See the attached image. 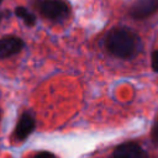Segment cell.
<instances>
[{
  "label": "cell",
  "mask_w": 158,
  "mask_h": 158,
  "mask_svg": "<svg viewBox=\"0 0 158 158\" xmlns=\"http://www.w3.org/2000/svg\"><path fill=\"white\" fill-rule=\"evenodd\" d=\"M33 5L42 17L52 22H63L70 15V5L65 0H36Z\"/></svg>",
  "instance_id": "7a4b0ae2"
},
{
  "label": "cell",
  "mask_w": 158,
  "mask_h": 158,
  "mask_svg": "<svg viewBox=\"0 0 158 158\" xmlns=\"http://www.w3.org/2000/svg\"><path fill=\"white\" fill-rule=\"evenodd\" d=\"M158 12V0H135L128 7V15L133 20H144Z\"/></svg>",
  "instance_id": "3957f363"
},
{
  "label": "cell",
  "mask_w": 158,
  "mask_h": 158,
  "mask_svg": "<svg viewBox=\"0 0 158 158\" xmlns=\"http://www.w3.org/2000/svg\"><path fill=\"white\" fill-rule=\"evenodd\" d=\"M104 44L109 54L120 59H133L143 48L141 37L126 26L112 27L106 33Z\"/></svg>",
  "instance_id": "6da1fadb"
},
{
  "label": "cell",
  "mask_w": 158,
  "mask_h": 158,
  "mask_svg": "<svg viewBox=\"0 0 158 158\" xmlns=\"http://www.w3.org/2000/svg\"><path fill=\"white\" fill-rule=\"evenodd\" d=\"M152 141H153L154 146L158 147V117H157V120L152 127Z\"/></svg>",
  "instance_id": "9c48e42d"
},
{
  "label": "cell",
  "mask_w": 158,
  "mask_h": 158,
  "mask_svg": "<svg viewBox=\"0 0 158 158\" xmlns=\"http://www.w3.org/2000/svg\"><path fill=\"white\" fill-rule=\"evenodd\" d=\"M33 158H56V156H54L52 152L42 151V152H38Z\"/></svg>",
  "instance_id": "30bf717a"
},
{
  "label": "cell",
  "mask_w": 158,
  "mask_h": 158,
  "mask_svg": "<svg viewBox=\"0 0 158 158\" xmlns=\"http://www.w3.org/2000/svg\"><path fill=\"white\" fill-rule=\"evenodd\" d=\"M15 15L17 17H20L27 26H35L36 23V16L33 12H31L28 9L23 7V6H19L15 9Z\"/></svg>",
  "instance_id": "52a82bcc"
},
{
  "label": "cell",
  "mask_w": 158,
  "mask_h": 158,
  "mask_svg": "<svg viewBox=\"0 0 158 158\" xmlns=\"http://www.w3.org/2000/svg\"><path fill=\"white\" fill-rule=\"evenodd\" d=\"M110 158H149L148 153L137 142H123L115 147Z\"/></svg>",
  "instance_id": "277c9868"
},
{
  "label": "cell",
  "mask_w": 158,
  "mask_h": 158,
  "mask_svg": "<svg viewBox=\"0 0 158 158\" xmlns=\"http://www.w3.org/2000/svg\"><path fill=\"white\" fill-rule=\"evenodd\" d=\"M36 128V118L33 116L32 112L30 111H25L17 123H16V127H15V131H14V136L16 138V141H25Z\"/></svg>",
  "instance_id": "5b68a950"
},
{
  "label": "cell",
  "mask_w": 158,
  "mask_h": 158,
  "mask_svg": "<svg viewBox=\"0 0 158 158\" xmlns=\"http://www.w3.org/2000/svg\"><path fill=\"white\" fill-rule=\"evenodd\" d=\"M151 65H152L153 72L158 73V49H156V51L152 53V57H151Z\"/></svg>",
  "instance_id": "ba28073f"
},
{
  "label": "cell",
  "mask_w": 158,
  "mask_h": 158,
  "mask_svg": "<svg viewBox=\"0 0 158 158\" xmlns=\"http://www.w3.org/2000/svg\"><path fill=\"white\" fill-rule=\"evenodd\" d=\"M1 2H2V0H0V5H1ZM2 16H4V14L0 11V21H1V19H2Z\"/></svg>",
  "instance_id": "8fae6325"
},
{
  "label": "cell",
  "mask_w": 158,
  "mask_h": 158,
  "mask_svg": "<svg viewBox=\"0 0 158 158\" xmlns=\"http://www.w3.org/2000/svg\"><path fill=\"white\" fill-rule=\"evenodd\" d=\"M25 47V42L17 36H5L0 38V59L10 58L20 53Z\"/></svg>",
  "instance_id": "8992f818"
}]
</instances>
